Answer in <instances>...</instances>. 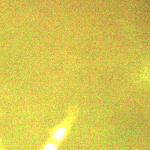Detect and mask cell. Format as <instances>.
<instances>
[{"label":"cell","mask_w":150,"mask_h":150,"mask_svg":"<svg viewBox=\"0 0 150 150\" xmlns=\"http://www.w3.org/2000/svg\"><path fill=\"white\" fill-rule=\"evenodd\" d=\"M76 111L70 110L66 117L54 127L51 129L50 139L57 144H59L62 142L69 134L71 127L73 125L76 117Z\"/></svg>","instance_id":"obj_1"},{"label":"cell","mask_w":150,"mask_h":150,"mask_svg":"<svg viewBox=\"0 0 150 150\" xmlns=\"http://www.w3.org/2000/svg\"><path fill=\"white\" fill-rule=\"evenodd\" d=\"M58 146L57 144L49 139L48 141L43 145L42 150H58Z\"/></svg>","instance_id":"obj_2"},{"label":"cell","mask_w":150,"mask_h":150,"mask_svg":"<svg viewBox=\"0 0 150 150\" xmlns=\"http://www.w3.org/2000/svg\"><path fill=\"white\" fill-rule=\"evenodd\" d=\"M0 150H6L2 142V139L0 138Z\"/></svg>","instance_id":"obj_3"}]
</instances>
